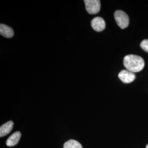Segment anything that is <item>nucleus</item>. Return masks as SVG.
<instances>
[{
	"label": "nucleus",
	"mask_w": 148,
	"mask_h": 148,
	"mask_svg": "<svg viewBox=\"0 0 148 148\" xmlns=\"http://www.w3.org/2000/svg\"><path fill=\"white\" fill-rule=\"evenodd\" d=\"M140 47L144 51L148 53V40H144L140 43Z\"/></svg>",
	"instance_id": "obj_10"
},
{
	"label": "nucleus",
	"mask_w": 148,
	"mask_h": 148,
	"mask_svg": "<svg viewBox=\"0 0 148 148\" xmlns=\"http://www.w3.org/2000/svg\"><path fill=\"white\" fill-rule=\"evenodd\" d=\"M14 125L13 122L12 121L6 122L0 127V137H4L11 132Z\"/></svg>",
	"instance_id": "obj_7"
},
{
	"label": "nucleus",
	"mask_w": 148,
	"mask_h": 148,
	"mask_svg": "<svg viewBox=\"0 0 148 148\" xmlns=\"http://www.w3.org/2000/svg\"><path fill=\"white\" fill-rule=\"evenodd\" d=\"M114 18L117 24L122 29L126 28L129 24V18L127 14L121 10L116 11L114 13Z\"/></svg>",
	"instance_id": "obj_2"
},
{
	"label": "nucleus",
	"mask_w": 148,
	"mask_h": 148,
	"mask_svg": "<svg viewBox=\"0 0 148 148\" xmlns=\"http://www.w3.org/2000/svg\"><path fill=\"white\" fill-rule=\"evenodd\" d=\"M86 9L88 13L95 14L98 13L101 8V1L99 0H85L84 1Z\"/></svg>",
	"instance_id": "obj_3"
},
{
	"label": "nucleus",
	"mask_w": 148,
	"mask_h": 148,
	"mask_svg": "<svg viewBox=\"0 0 148 148\" xmlns=\"http://www.w3.org/2000/svg\"><path fill=\"white\" fill-rule=\"evenodd\" d=\"M0 34L6 38H11L14 36V31L11 27L1 24Z\"/></svg>",
	"instance_id": "obj_8"
},
{
	"label": "nucleus",
	"mask_w": 148,
	"mask_h": 148,
	"mask_svg": "<svg viewBox=\"0 0 148 148\" xmlns=\"http://www.w3.org/2000/svg\"><path fill=\"white\" fill-rule=\"evenodd\" d=\"M118 76L121 81L125 84L131 83L136 79L134 74L127 70H122L118 75Z\"/></svg>",
	"instance_id": "obj_4"
},
{
	"label": "nucleus",
	"mask_w": 148,
	"mask_h": 148,
	"mask_svg": "<svg viewBox=\"0 0 148 148\" xmlns=\"http://www.w3.org/2000/svg\"><path fill=\"white\" fill-rule=\"evenodd\" d=\"M146 148H148V144L146 146Z\"/></svg>",
	"instance_id": "obj_11"
},
{
	"label": "nucleus",
	"mask_w": 148,
	"mask_h": 148,
	"mask_svg": "<svg viewBox=\"0 0 148 148\" xmlns=\"http://www.w3.org/2000/svg\"><path fill=\"white\" fill-rule=\"evenodd\" d=\"M64 148H82V146L79 142L71 139L64 143Z\"/></svg>",
	"instance_id": "obj_9"
},
{
	"label": "nucleus",
	"mask_w": 148,
	"mask_h": 148,
	"mask_svg": "<svg viewBox=\"0 0 148 148\" xmlns=\"http://www.w3.org/2000/svg\"><path fill=\"white\" fill-rule=\"evenodd\" d=\"M21 137V133L19 131L13 133L6 141V145L8 147H13L19 142Z\"/></svg>",
	"instance_id": "obj_6"
},
{
	"label": "nucleus",
	"mask_w": 148,
	"mask_h": 148,
	"mask_svg": "<svg viewBox=\"0 0 148 148\" xmlns=\"http://www.w3.org/2000/svg\"><path fill=\"white\" fill-rule=\"evenodd\" d=\"M91 26L95 32H102L106 28V22L102 18L97 16L91 21Z\"/></svg>",
	"instance_id": "obj_5"
},
{
	"label": "nucleus",
	"mask_w": 148,
	"mask_h": 148,
	"mask_svg": "<svg viewBox=\"0 0 148 148\" xmlns=\"http://www.w3.org/2000/svg\"><path fill=\"white\" fill-rule=\"evenodd\" d=\"M123 65L127 70L132 73H138L143 70L144 61L141 57L137 55L129 54L125 57Z\"/></svg>",
	"instance_id": "obj_1"
}]
</instances>
